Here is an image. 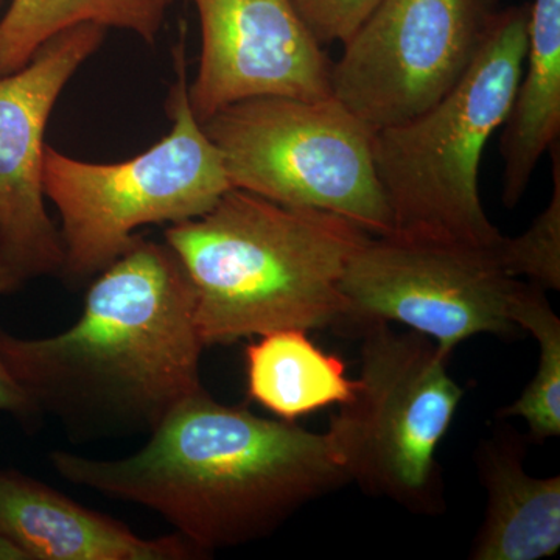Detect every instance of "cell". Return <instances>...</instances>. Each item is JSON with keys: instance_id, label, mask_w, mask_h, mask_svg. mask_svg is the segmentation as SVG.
<instances>
[{"instance_id": "obj_2", "label": "cell", "mask_w": 560, "mask_h": 560, "mask_svg": "<svg viewBox=\"0 0 560 560\" xmlns=\"http://www.w3.org/2000/svg\"><path fill=\"white\" fill-rule=\"evenodd\" d=\"M189 276L167 243L138 238L92 283L79 320L49 338L0 330V360L36 411L77 438L150 431L202 388Z\"/></svg>"}, {"instance_id": "obj_6", "label": "cell", "mask_w": 560, "mask_h": 560, "mask_svg": "<svg viewBox=\"0 0 560 560\" xmlns=\"http://www.w3.org/2000/svg\"><path fill=\"white\" fill-rule=\"evenodd\" d=\"M201 127L235 189L335 213L372 237L393 234L375 168V131L334 95L246 98L217 110Z\"/></svg>"}, {"instance_id": "obj_18", "label": "cell", "mask_w": 560, "mask_h": 560, "mask_svg": "<svg viewBox=\"0 0 560 560\" xmlns=\"http://www.w3.org/2000/svg\"><path fill=\"white\" fill-rule=\"evenodd\" d=\"M551 156L550 202L518 237L501 238L497 257L512 278H526L540 289H560V143L548 150Z\"/></svg>"}, {"instance_id": "obj_16", "label": "cell", "mask_w": 560, "mask_h": 560, "mask_svg": "<svg viewBox=\"0 0 560 560\" xmlns=\"http://www.w3.org/2000/svg\"><path fill=\"white\" fill-rule=\"evenodd\" d=\"M175 0H11L0 20V77L24 68L55 35L79 24L135 32L153 46Z\"/></svg>"}, {"instance_id": "obj_11", "label": "cell", "mask_w": 560, "mask_h": 560, "mask_svg": "<svg viewBox=\"0 0 560 560\" xmlns=\"http://www.w3.org/2000/svg\"><path fill=\"white\" fill-rule=\"evenodd\" d=\"M201 25V58L189 84L202 121L254 97H329L331 62L290 0H191Z\"/></svg>"}, {"instance_id": "obj_19", "label": "cell", "mask_w": 560, "mask_h": 560, "mask_svg": "<svg viewBox=\"0 0 560 560\" xmlns=\"http://www.w3.org/2000/svg\"><path fill=\"white\" fill-rule=\"evenodd\" d=\"M319 46L340 43L353 35L381 5L382 0H290Z\"/></svg>"}, {"instance_id": "obj_15", "label": "cell", "mask_w": 560, "mask_h": 560, "mask_svg": "<svg viewBox=\"0 0 560 560\" xmlns=\"http://www.w3.org/2000/svg\"><path fill=\"white\" fill-rule=\"evenodd\" d=\"M307 334L270 331L245 349L249 399L289 422L348 404L359 385L349 377L345 361L324 352Z\"/></svg>"}, {"instance_id": "obj_5", "label": "cell", "mask_w": 560, "mask_h": 560, "mask_svg": "<svg viewBox=\"0 0 560 560\" xmlns=\"http://www.w3.org/2000/svg\"><path fill=\"white\" fill-rule=\"evenodd\" d=\"M173 62L172 131L145 153L117 164H92L44 147V197L60 212L61 272L70 279L105 270L135 245L139 228L197 219L232 189L219 149L190 108L184 31L173 47Z\"/></svg>"}, {"instance_id": "obj_8", "label": "cell", "mask_w": 560, "mask_h": 560, "mask_svg": "<svg viewBox=\"0 0 560 560\" xmlns=\"http://www.w3.org/2000/svg\"><path fill=\"white\" fill-rule=\"evenodd\" d=\"M523 280L501 267L497 248L422 238L370 237L342 278V327L400 324L451 357L477 335H508Z\"/></svg>"}, {"instance_id": "obj_20", "label": "cell", "mask_w": 560, "mask_h": 560, "mask_svg": "<svg viewBox=\"0 0 560 560\" xmlns=\"http://www.w3.org/2000/svg\"><path fill=\"white\" fill-rule=\"evenodd\" d=\"M0 411L10 412V415L25 420L38 415L35 405L32 404L16 381L11 377L2 360H0Z\"/></svg>"}, {"instance_id": "obj_3", "label": "cell", "mask_w": 560, "mask_h": 560, "mask_svg": "<svg viewBox=\"0 0 560 560\" xmlns=\"http://www.w3.org/2000/svg\"><path fill=\"white\" fill-rule=\"evenodd\" d=\"M370 237L335 213L235 187L205 215L164 232L189 276L205 346L276 330L342 327V278Z\"/></svg>"}, {"instance_id": "obj_14", "label": "cell", "mask_w": 560, "mask_h": 560, "mask_svg": "<svg viewBox=\"0 0 560 560\" xmlns=\"http://www.w3.org/2000/svg\"><path fill=\"white\" fill-rule=\"evenodd\" d=\"M526 75L503 125L501 200L515 208L528 189L534 171L560 135V0H534L529 5Z\"/></svg>"}, {"instance_id": "obj_10", "label": "cell", "mask_w": 560, "mask_h": 560, "mask_svg": "<svg viewBox=\"0 0 560 560\" xmlns=\"http://www.w3.org/2000/svg\"><path fill=\"white\" fill-rule=\"evenodd\" d=\"M106 31L91 22L62 31L24 68L0 77V250L22 282L62 271L60 231L44 206V131L62 88Z\"/></svg>"}, {"instance_id": "obj_7", "label": "cell", "mask_w": 560, "mask_h": 560, "mask_svg": "<svg viewBox=\"0 0 560 560\" xmlns=\"http://www.w3.org/2000/svg\"><path fill=\"white\" fill-rule=\"evenodd\" d=\"M359 330V385L327 430L342 466L366 492L412 512H440L436 453L466 390L448 374L451 357L425 335L386 323Z\"/></svg>"}, {"instance_id": "obj_21", "label": "cell", "mask_w": 560, "mask_h": 560, "mask_svg": "<svg viewBox=\"0 0 560 560\" xmlns=\"http://www.w3.org/2000/svg\"><path fill=\"white\" fill-rule=\"evenodd\" d=\"M21 283L22 280L18 278L16 272L11 270L5 257L2 256V250H0V296L13 293V291L20 289Z\"/></svg>"}, {"instance_id": "obj_12", "label": "cell", "mask_w": 560, "mask_h": 560, "mask_svg": "<svg viewBox=\"0 0 560 560\" xmlns=\"http://www.w3.org/2000/svg\"><path fill=\"white\" fill-rule=\"evenodd\" d=\"M0 534L31 560H189L201 558L179 534L143 539L35 478L0 471Z\"/></svg>"}, {"instance_id": "obj_13", "label": "cell", "mask_w": 560, "mask_h": 560, "mask_svg": "<svg viewBox=\"0 0 560 560\" xmlns=\"http://www.w3.org/2000/svg\"><path fill=\"white\" fill-rule=\"evenodd\" d=\"M523 456L522 441L482 442L477 459L488 506L470 559L540 560L558 555L560 477L526 474Z\"/></svg>"}, {"instance_id": "obj_9", "label": "cell", "mask_w": 560, "mask_h": 560, "mask_svg": "<svg viewBox=\"0 0 560 560\" xmlns=\"http://www.w3.org/2000/svg\"><path fill=\"white\" fill-rule=\"evenodd\" d=\"M495 0H382L331 62L330 90L372 131L451 92L485 46Z\"/></svg>"}, {"instance_id": "obj_1", "label": "cell", "mask_w": 560, "mask_h": 560, "mask_svg": "<svg viewBox=\"0 0 560 560\" xmlns=\"http://www.w3.org/2000/svg\"><path fill=\"white\" fill-rule=\"evenodd\" d=\"M50 463L72 485L156 512L201 555L270 536L350 481L329 431L260 418L205 389L176 405L128 458L54 452Z\"/></svg>"}, {"instance_id": "obj_22", "label": "cell", "mask_w": 560, "mask_h": 560, "mask_svg": "<svg viewBox=\"0 0 560 560\" xmlns=\"http://www.w3.org/2000/svg\"><path fill=\"white\" fill-rule=\"evenodd\" d=\"M0 560H31L27 552L5 534H0Z\"/></svg>"}, {"instance_id": "obj_4", "label": "cell", "mask_w": 560, "mask_h": 560, "mask_svg": "<svg viewBox=\"0 0 560 560\" xmlns=\"http://www.w3.org/2000/svg\"><path fill=\"white\" fill-rule=\"evenodd\" d=\"M529 5L499 10L470 69L429 109L374 132L375 168L393 234L497 248L480 198L486 143L503 127L525 68Z\"/></svg>"}, {"instance_id": "obj_17", "label": "cell", "mask_w": 560, "mask_h": 560, "mask_svg": "<svg viewBox=\"0 0 560 560\" xmlns=\"http://www.w3.org/2000/svg\"><path fill=\"white\" fill-rule=\"evenodd\" d=\"M511 320L529 331L539 346L536 375L501 418L525 420L530 440L544 442L560 434V319L552 311L545 290L522 282L511 307Z\"/></svg>"}, {"instance_id": "obj_23", "label": "cell", "mask_w": 560, "mask_h": 560, "mask_svg": "<svg viewBox=\"0 0 560 560\" xmlns=\"http://www.w3.org/2000/svg\"><path fill=\"white\" fill-rule=\"evenodd\" d=\"M3 0H0V5H2Z\"/></svg>"}]
</instances>
